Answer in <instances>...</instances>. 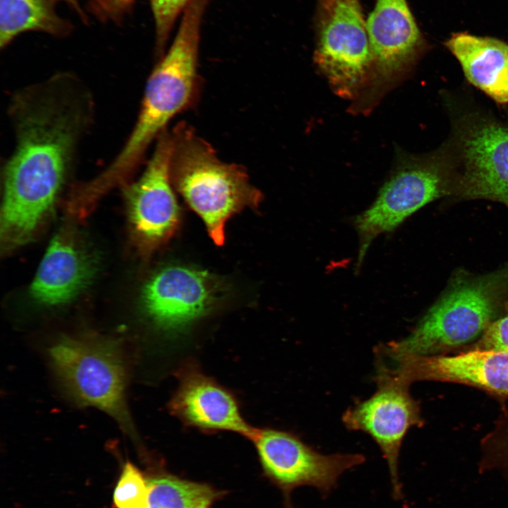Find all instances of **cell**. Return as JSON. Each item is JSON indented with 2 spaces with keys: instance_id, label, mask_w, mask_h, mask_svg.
<instances>
[{
  "instance_id": "12",
  "label": "cell",
  "mask_w": 508,
  "mask_h": 508,
  "mask_svg": "<svg viewBox=\"0 0 508 508\" xmlns=\"http://www.w3.org/2000/svg\"><path fill=\"white\" fill-rule=\"evenodd\" d=\"M171 132L164 130L140 177L126 190L133 234L145 251L167 243L181 221V210L171 182Z\"/></svg>"
},
{
  "instance_id": "21",
  "label": "cell",
  "mask_w": 508,
  "mask_h": 508,
  "mask_svg": "<svg viewBox=\"0 0 508 508\" xmlns=\"http://www.w3.org/2000/svg\"><path fill=\"white\" fill-rule=\"evenodd\" d=\"M155 24L157 48L161 53L173 25L192 0H150Z\"/></svg>"
},
{
  "instance_id": "11",
  "label": "cell",
  "mask_w": 508,
  "mask_h": 508,
  "mask_svg": "<svg viewBox=\"0 0 508 508\" xmlns=\"http://www.w3.org/2000/svg\"><path fill=\"white\" fill-rule=\"evenodd\" d=\"M249 440L265 474L282 490L288 504L291 492L301 486L314 487L327 496L344 472L365 461L361 454H321L294 434L271 428H255Z\"/></svg>"
},
{
  "instance_id": "20",
  "label": "cell",
  "mask_w": 508,
  "mask_h": 508,
  "mask_svg": "<svg viewBox=\"0 0 508 508\" xmlns=\"http://www.w3.org/2000/svg\"><path fill=\"white\" fill-rule=\"evenodd\" d=\"M145 477L131 462L127 461L114 488L115 508H143L147 506Z\"/></svg>"
},
{
  "instance_id": "16",
  "label": "cell",
  "mask_w": 508,
  "mask_h": 508,
  "mask_svg": "<svg viewBox=\"0 0 508 508\" xmlns=\"http://www.w3.org/2000/svg\"><path fill=\"white\" fill-rule=\"evenodd\" d=\"M96 271L92 255L68 231L52 240L30 287L37 301L47 306L66 303L92 281Z\"/></svg>"
},
{
  "instance_id": "9",
  "label": "cell",
  "mask_w": 508,
  "mask_h": 508,
  "mask_svg": "<svg viewBox=\"0 0 508 508\" xmlns=\"http://www.w3.org/2000/svg\"><path fill=\"white\" fill-rule=\"evenodd\" d=\"M226 293V283L207 271L171 265L147 281L141 304L165 347L176 351L185 346L193 327L216 308Z\"/></svg>"
},
{
  "instance_id": "2",
  "label": "cell",
  "mask_w": 508,
  "mask_h": 508,
  "mask_svg": "<svg viewBox=\"0 0 508 508\" xmlns=\"http://www.w3.org/2000/svg\"><path fill=\"white\" fill-rule=\"evenodd\" d=\"M210 0H192L183 11L176 37L146 84L138 120L124 146L99 175L111 188L129 177L149 145L176 114L191 107L200 90L198 72L200 31Z\"/></svg>"
},
{
  "instance_id": "24",
  "label": "cell",
  "mask_w": 508,
  "mask_h": 508,
  "mask_svg": "<svg viewBox=\"0 0 508 508\" xmlns=\"http://www.w3.org/2000/svg\"><path fill=\"white\" fill-rule=\"evenodd\" d=\"M53 1H64L74 8L80 14L83 13L80 9L79 1L80 0H53Z\"/></svg>"
},
{
  "instance_id": "4",
  "label": "cell",
  "mask_w": 508,
  "mask_h": 508,
  "mask_svg": "<svg viewBox=\"0 0 508 508\" xmlns=\"http://www.w3.org/2000/svg\"><path fill=\"white\" fill-rule=\"evenodd\" d=\"M51 369L63 392L79 406L105 412L136 439L126 389L128 371L121 345L111 339L61 336L48 350Z\"/></svg>"
},
{
  "instance_id": "14",
  "label": "cell",
  "mask_w": 508,
  "mask_h": 508,
  "mask_svg": "<svg viewBox=\"0 0 508 508\" xmlns=\"http://www.w3.org/2000/svg\"><path fill=\"white\" fill-rule=\"evenodd\" d=\"M381 370L409 385L416 380H440L478 386L508 395V353L479 349L453 356L385 352Z\"/></svg>"
},
{
  "instance_id": "6",
  "label": "cell",
  "mask_w": 508,
  "mask_h": 508,
  "mask_svg": "<svg viewBox=\"0 0 508 508\" xmlns=\"http://www.w3.org/2000/svg\"><path fill=\"white\" fill-rule=\"evenodd\" d=\"M393 164L375 200L354 220L358 267L377 236L394 230L426 204L453 193L454 173L444 147L423 155L396 147Z\"/></svg>"
},
{
  "instance_id": "8",
  "label": "cell",
  "mask_w": 508,
  "mask_h": 508,
  "mask_svg": "<svg viewBox=\"0 0 508 508\" xmlns=\"http://www.w3.org/2000/svg\"><path fill=\"white\" fill-rule=\"evenodd\" d=\"M445 148L454 173L453 193L508 206V121L479 111L462 113Z\"/></svg>"
},
{
  "instance_id": "25",
  "label": "cell",
  "mask_w": 508,
  "mask_h": 508,
  "mask_svg": "<svg viewBox=\"0 0 508 508\" xmlns=\"http://www.w3.org/2000/svg\"><path fill=\"white\" fill-rule=\"evenodd\" d=\"M506 305H507V308H508V300H507V303H506Z\"/></svg>"
},
{
  "instance_id": "7",
  "label": "cell",
  "mask_w": 508,
  "mask_h": 508,
  "mask_svg": "<svg viewBox=\"0 0 508 508\" xmlns=\"http://www.w3.org/2000/svg\"><path fill=\"white\" fill-rule=\"evenodd\" d=\"M314 63L339 97L353 102L367 88L372 56L359 0H317Z\"/></svg>"
},
{
  "instance_id": "3",
  "label": "cell",
  "mask_w": 508,
  "mask_h": 508,
  "mask_svg": "<svg viewBox=\"0 0 508 508\" xmlns=\"http://www.w3.org/2000/svg\"><path fill=\"white\" fill-rule=\"evenodd\" d=\"M171 133L173 188L202 219L213 242L222 246L226 221L246 207L258 208L263 195L243 166L221 161L192 126L180 122Z\"/></svg>"
},
{
  "instance_id": "22",
  "label": "cell",
  "mask_w": 508,
  "mask_h": 508,
  "mask_svg": "<svg viewBox=\"0 0 508 508\" xmlns=\"http://www.w3.org/2000/svg\"><path fill=\"white\" fill-rule=\"evenodd\" d=\"M480 344L483 349L508 353V315L489 325Z\"/></svg>"
},
{
  "instance_id": "19",
  "label": "cell",
  "mask_w": 508,
  "mask_h": 508,
  "mask_svg": "<svg viewBox=\"0 0 508 508\" xmlns=\"http://www.w3.org/2000/svg\"><path fill=\"white\" fill-rule=\"evenodd\" d=\"M148 508H211L221 492L212 486L167 473L145 477Z\"/></svg>"
},
{
  "instance_id": "17",
  "label": "cell",
  "mask_w": 508,
  "mask_h": 508,
  "mask_svg": "<svg viewBox=\"0 0 508 508\" xmlns=\"http://www.w3.org/2000/svg\"><path fill=\"white\" fill-rule=\"evenodd\" d=\"M467 80L496 102L508 103V44L494 37L453 33L445 43Z\"/></svg>"
},
{
  "instance_id": "18",
  "label": "cell",
  "mask_w": 508,
  "mask_h": 508,
  "mask_svg": "<svg viewBox=\"0 0 508 508\" xmlns=\"http://www.w3.org/2000/svg\"><path fill=\"white\" fill-rule=\"evenodd\" d=\"M53 0H0V46L8 45L18 35L37 31L64 36L71 25L56 12Z\"/></svg>"
},
{
  "instance_id": "1",
  "label": "cell",
  "mask_w": 508,
  "mask_h": 508,
  "mask_svg": "<svg viewBox=\"0 0 508 508\" xmlns=\"http://www.w3.org/2000/svg\"><path fill=\"white\" fill-rule=\"evenodd\" d=\"M79 81L59 75L16 94L11 105L15 149L4 170L2 248L31 239L51 212L92 114Z\"/></svg>"
},
{
  "instance_id": "10",
  "label": "cell",
  "mask_w": 508,
  "mask_h": 508,
  "mask_svg": "<svg viewBox=\"0 0 508 508\" xmlns=\"http://www.w3.org/2000/svg\"><path fill=\"white\" fill-rule=\"evenodd\" d=\"M372 69L368 85L349 107L368 115L406 80L429 49L407 0H376L366 20Z\"/></svg>"
},
{
  "instance_id": "5",
  "label": "cell",
  "mask_w": 508,
  "mask_h": 508,
  "mask_svg": "<svg viewBox=\"0 0 508 508\" xmlns=\"http://www.w3.org/2000/svg\"><path fill=\"white\" fill-rule=\"evenodd\" d=\"M507 285L502 272L459 276L406 338L380 347L394 353L426 356L469 342L491 323Z\"/></svg>"
},
{
  "instance_id": "26",
  "label": "cell",
  "mask_w": 508,
  "mask_h": 508,
  "mask_svg": "<svg viewBox=\"0 0 508 508\" xmlns=\"http://www.w3.org/2000/svg\"><path fill=\"white\" fill-rule=\"evenodd\" d=\"M143 508H148V506H147V507H143Z\"/></svg>"
},
{
  "instance_id": "13",
  "label": "cell",
  "mask_w": 508,
  "mask_h": 508,
  "mask_svg": "<svg viewBox=\"0 0 508 508\" xmlns=\"http://www.w3.org/2000/svg\"><path fill=\"white\" fill-rule=\"evenodd\" d=\"M376 392L368 399L358 401L342 416L345 427L368 434L386 459L392 495L402 497L398 463L403 440L408 430L421 420L417 403L408 391V385L376 373Z\"/></svg>"
},
{
  "instance_id": "15",
  "label": "cell",
  "mask_w": 508,
  "mask_h": 508,
  "mask_svg": "<svg viewBox=\"0 0 508 508\" xmlns=\"http://www.w3.org/2000/svg\"><path fill=\"white\" fill-rule=\"evenodd\" d=\"M177 373L178 385L169 404L176 418L202 431L232 432L250 439L255 428L246 421L229 389L190 362Z\"/></svg>"
},
{
  "instance_id": "23",
  "label": "cell",
  "mask_w": 508,
  "mask_h": 508,
  "mask_svg": "<svg viewBox=\"0 0 508 508\" xmlns=\"http://www.w3.org/2000/svg\"><path fill=\"white\" fill-rule=\"evenodd\" d=\"M135 0H93L95 10L103 18L119 20L133 6Z\"/></svg>"
}]
</instances>
